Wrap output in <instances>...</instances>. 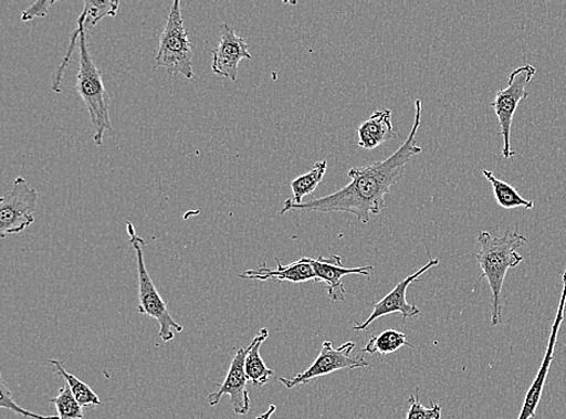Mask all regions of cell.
Returning <instances> with one entry per match:
<instances>
[{"label":"cell","instance_id":"cell-11","mask_svg":"<svg viewBox=\"0 0 566 419\" xmlns=\"http://www.w3.org/2000/svg\"><path fill=\"white\" fill-rule=\"evenodd\" d=\"M212 70L217 75L237 82L242 60H253L245 39L234 32L228 23L220 24V42L212 51Z\"/></svg>","mask_w":566,"mask_h":419},{"label":"cell","instance_id":"cell-15","mask_svg":"<svg viewBox=\"0 0 566 419\" xmlns=\"http://www.w3.org/2000/svg\"><path fill=\"white\" fill-rule=\"evenodd\" d=\"M391 111H377L358 128L359 146L373 150L397 137L391 123Z\"/></svg>","mask_w":566,"mask_h":419},{"label":"cell","instance_id":"cell-20","mask_svg":"<svg viewBox=\"0 0 566 419\" xmlns=\"http://www.w3.org/2000/svg\"><path fill=\"white\" fill-rule=\"evenodd\" d=\"M50 364L52 365V369L59 376L64 378L65 384H67L73 392L74 398L78 404L86 408V406H99L101 400L94 390L90 388L82 379H78L74 375L70 374L64 369L63 364L60 360L51 359Z\"/></svg>","mask_w":566,"mask_h":419},{"label":"cell","instance_id":"cell-10","mask_svg":"<svg viewBox=\"0 0 566 419\" xmlns=\"http://www.w3.org/2000/svg\"><path fill=\"white\" fill-rule=\"evenodd\" d=\"M248 350L249 346L237 349L226 381L218 385L219 390L212 392V395L208 397L209 405L212 406V408H216L223 396H229L232 410L237 416H245L249 412L250 397L247 389L248 377L245 374V358Z\"/></svg>","mask_w":566,"mask_h":419},{"label":"cell","instance_id":"cell-25","mask_svg":"<svg viewBox=\"0 0 566 419\" xmlns=\"http://www.w3.org/2000/svg\"><path fill=\"white\" fill-rule=\"evenodd\" d=\"M55 3V0H39V2H35L32 7L22 12L21 20L23 22H29L38 18H46L49 15L50 7Z\"/></svg>","mask_w":566,"mask_h":419},{"label":"cell","instance_id":"cell-24","mask_svg":"<svg viewBox=\"0 0 566 419\" xmlns=\"http://www.w3.org/2000/svg\"><path fill=\"white\" fill-rule=\"evenodd\" d=\"M408 402H410V409L407 411L406 419H441V406L431 401V408H426L418 398V388L416 395H412Z\"/></svg>","mask_w":566,"mask_h":419},{"label":"cell","instance_id":"cell-16","mask_svg":"<svg viewBox=\"0 0 566 419\" xmlns=\"http://www.w3.org/2000/svg\"><path fill=\"white\" fill-rule=\"evenodd\" d=\"M270 333L268 327H263L254 337L253 343L249 345L248 355L245 358V374L248 381L252 383L255 387L261 388L270 383L274 371L268 368L265 362L260 356V348L266 342Z\"/></svg>","mask_w":566,"mask_h":419},{"label":"cell","instance_id":"cell-1","mask_svg":"<svg viewBox=\"0 0 566 419\" xmlns=\"http://www.w3.org/2000/svg\"><path fill=\"white\" fill-rule=\"evenodd\" d=\"M416 114L411 135L407 137L402 146L387 160L377 161L365 167H353L348 177L352 179L348 186L340 190L300 205L285 201L281 214L291 211L321 212V213H348L367 224L371 216H378L381 209L387 207L386 195L390 188L397 185L405 175L407 165L413 157L420 154L416 138L421 122V101L415 102Z\"/></svg>","mask_w":566,"mask_h":419},{"label":"cell","instance_id":"cell-21","mask_svg":"<svg viewBox=\"0 0 566 419\" xmlns=\"http://www.w3.org/2000/svg\"><path fill=\"white\" fill-rule=\"evenodd\" d=\"M120 3L117 0H107V2H94L88 0L84 3L82 15L85 18L86 30L95 28L104 18H115Z\"/></svg>","mask_w":566,"mask_h":419},{"label":"cell","instance_id":"cell-2","mask_svg":"<svg viewBox=\"0 0 566 419\" xmlns=\"http://www.w3.org/2000/svg\"><path fill=\"white\" fill-rule=\"evenodd\" d=\"M478 241L481 244V251L476 254L482 269L480 281L486 279L490 283L493 295L492 324L497 325L503 322L502 293L506 273L522 263L523 256L517 251L528 240L518 231H507L503 238L481 231Z\"/></svg>","mask_w":566,"mask_h":419},{"label":"cell","instance_id":"cell-23","mask_svg":"<svg viewBox=\"0 0 566 419\" xmlns=\"http://www.w3.org/2000/svg\"><path fill=\"white\" fill-rule=\"evenodd\" d=\"M0 396H2V399H0V408L7 409L10 411H14L19 413L20 416H23L25 418H32V419H59L57 416H43V415H36L34 412H31L29 410H24L20 408V406L15 402L14 396H12V392L9 388V386L6 383V379L2 377L0 378Z\"/></svg>","mask_w":566,"mask_h":419},{"label":"cell","instance_id":"cell-12","mask_svg":"<svg viewBox=\"0 0 566 419\" xmlns=\"http://www.w3.org/2000/svg\"><path fill=\"white\" fill-rule=\"evenodd\" d=\"M566 306V268L563 273V290L559 301V307L556 314L555 323L552 325L548 347L546 348L545 358L539 368L534 383L532 384L528 392H526L521 413L518 419H531L535 417V412L539 400H542L546 378L551 368L553 358H555V349L557 345L558 334L562 323L564 321V312Z\"/></svg>","mask_w":566,"mask_h":419},{"label":"cell","instance_id":"cell-6","mask_svg":"<svg viewBox=\"0 0 566 419\" xmlns=\"http://www.w3.org/2000/svg\"><path fill=\"white\" fill-rule=\"evenodd\" d=\"M535 74L536 69L532 64L516 69L510 74L507 87L497 91L495 101L492 103L500 125V136L504 139L503 156L505 159L515 156V151L511 149L513 117H515L521 101L528 97L526 86L531 84Z\"/></svg>","mask_w":566,"mask_h":419},{"label":"cell","instance_id":"cell-18","mask_svg":"<svg viewBox=\"0 0 566 419\" xmlns=\"http://www.w3.org/2000/svg\"><path fill=\"white\" fill-rule=\"evenodd\" d=\"M327 169V161L315 163L314 167L306 175H302L292 181L293 198L286 200L289 203L300 205L305 196L311 195L318 188Z\"/></svg>","mask_w":566,"mask_h":419},{"label":"cell","instance_id":"cell-4","mask_svg":"<svg viewBox=\"0 0 566 419\" xmlns=\"http://www.w3.org/2000/svg\"><path fill=\"white\" fill-rule=\"evenodd\" d=\"M154 67L165 69L170 76L182 74L187 78L195 77L192 45L184 23L179 0H176L169 11Z\"/></svg>","mask_w":566,"mask_h":419},{"label":"cell","instance_id":"cell-3","mask_svg":"<svg viewBox=\"0 0 566 419\" xmlns=\"http://www.w3.org/2000/svg\"><path fill=\"white\" fill-rule=\"evenodd\" d=\"M78 46H81V69L77 72L75 88L88 111L92 127L95 129V144L97 147H102L104 134L113 129L109 96L105 90L102 73L91 57L86 31L78 38Z\"/></svg>","mask_w":566,"mask_h":419},{"label":"cell","instance_id":"cell-5","mask_svg":"<svg viewBox=\"0 0 566 419\" xmlns=\"http://www.w3.org/2000/svg\"><path fill=\"white\" fill-rule=\"evenodd\" d=\"M127 233L129 242L134 247L137 255L138 280H139V305L138 312L144 316L151 317L160 324V337L164 343L172 342L176 333L182 332V326L172 317L167 305L157 292L156 286L147 270L146 261H144L143 247H146L136 228L130 221L127 222Z\"/></svg>","mask_w":566,"mask_h":419},{"label":"cell","instance_id":"cell-8","mask_svg":"<svg viewBox=\"0 0 566 419\" xmlns=\"http://www.w3.org/2000/svg\"><path fill=\"white\" fill-rule=\"evenodd\" d=\"M355 344L349 342L335 348L332 342H324L319 356L310 366V368L294 377H281L282 383L287 389L300 385H308L312 379L331 375L338 370L365 368L368 363L361 356H352Z\"/></svg>","mask_w":566,"mask_h":419},{"label":"cell","instance_id":"cell-22","mask_svg":"<svg viewBox=\"0 0 566 419\" xmlns=\"http://www.w3.org/2000/svg\"><path fill=\"white\" fill-rule=\"evenodd\" d=\"M56 406L59 419H83V406L76 401L67 384H65L57 397L50 399Z\"/></svg>","mask_w":566,"mask_h":419},{"label":"cell","instance_id":"cell-13","mask_svg":"<svg viewBox=\"0 0 566 419\" xmlns=\"http://www.w3.org/2000/svg\"><path fill=\"white\" fill-rule=\"evenodd\" d=\"M315 273V282H325L328 297L333 301H344L346 298V287L342 279L348 274H361L368 276L374 271L373 266L347 269L342 264L339 255L318 259L308 258Z\"/></svg>","mask_w":566,"mask_h":419},{"label":"cell","instance_id":"cell-7","mask_svg":"<svg viewBox=\"0 0 566 419\" xmlns=\"http://www.w3.org/2000/svg\"><path fill=\"white\" fill-rule=\"evenodd\" d=\"M39 193L22 177L0 199V235L20 233L34 222Z\"/></svg>","mask_w":566,"mask_h":419},{"label":"cell","instance_id":"cell-9","mask_svg":"<svg viewBox=\"0 0 566 419\" xmlns=\"http://www.w3.org/2000/svg\"><path fill=\"white\" fill-rule=\"evenodd\" d=\"M439 264V259L430 258L429 263L426 266L419 269L416 273L411 274V276H408L403 281L399 282L387 296L381 298L379 303L375 304L371 316L368 317V320H366L364 323L354 325L353 329L366 331L367 327L370 326V324H373L375 321L388 316V314L391 313H401L403 321L418 317L420 310L416 305L407 303L406 293L408 291V286L417 282L421 274H424L427 271L438 266Z\"/></svg>","mask_w":566,"mask_h":419},{"label":"cell","instance_id":"cell-26","mask_svg":"<svg viewBox=\"0 0 566 419\" xmlns=\"http://www.w3.org/2000/svg\"><path fill=\"white\" fill-rule=\"evenodd\" d=\"M275 410H276V406L275 405H271L269 410L265 413H262V415L258 416L255 419H271V417L273 416Z\"/></svg>","mask_w":566,"mask_h":419},{"label":"cell","instance_id":"cell-17","mask_svg":"<svg viewBox=\"0 0 566 419\" xmlns=\"http://www.w3.org/2000/svg\"><path fill=\"white\" fill-rule=\"evenodd\" d=\"M483 176L490 180L494 198L500 207L505 209L526 208L533 209L534 201H528L522 198L521 193L513 188L509 182L499 179L489 169H484Z\"/></svg>","mask_w":566,"mask_h":419},{"label":"cell","instance_id":"cell-19","mask_svg":"<svg viewBox=\"0 0 566 419\" xmlns=\"http://www.w3.org/2000/svg\"><path fill=\"white\" fill-rule=\"evenodd\" d=\"M403 346L413 347L408 343L407 336L403 333L388 329L379 335L371 336L363 352L370 353V355H377L378 353L380 356H388Z\"/></svg>","mask_w":566,"mask_h":419},{"label":"cell","instance_id":"cell-14","mask_svg":"<svg viewBox=\"0 0 566 419\" xmlns=\"http://www.w3.org/2000/svg\"><path fill=\"white\" fill-rule=\"evenodd\" d=\"M276 269H270L268 264H262L256 270H248L240 274L241 279L269 281L276 280L279 282L304 283L314 281L315 273L310 263L308 258H302L291 265L284 266L279 258L275 259Z\"/></svg>","mask_w":566,"mask_h":419}]
</instances>
